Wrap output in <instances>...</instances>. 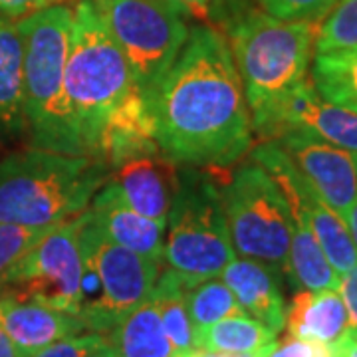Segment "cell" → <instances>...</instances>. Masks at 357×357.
<instances>
[{
	"mask_svg": "<svg viewBox=\"0 0 357 357\" xmlns=\"http://www.w3.org/2000/svg\"><path fill=\"white\" fill-rule=\"evenodd\" d=\"M149 105L159 151L171 163L227 167L252 143L243 79L215 28L189 30Z\"/></svg>",
	"mask_w": 357,
	"mask_h": 357,
	"instance_id": "1",
	"label": "cell"
},
{
	"mask_svg": "<svg viewBox=\"0 0 357 357\" xmlns=\"http://www.w3.org/2000/svg\"><path fill=\"white\" fill-rule=\"evenodd\" d=\"M319 20H280L248 13L230 32V54L243 79L252 131L268 139L284 100L306 82Z\"/></svg>",
	"mask_w": 357,
	"mask_h": 357,
	"instance_id": "2",
	"label": "cell"
},
{
	"mask_svg": "<svg viewBox=\"0 0 357 357\" xmlns=\"http://www.w3.org/2000/svg\"><path fill=\"white\" fill-rule=\"evenodd\" d=\"M109 165L91 155L32 147L0 161V222L54 227L84 213L109 178Z\"/></svg>",
	"mask_w": 357,
	"mask_h": 357,
	"instance_id": "3",
	"label": "cell"
},
{
	"mask_svg": "<svg viewBox=\"0 0 357 357\" xmlns=\"http://www.w3.org/2000/svg\"><path fill=\"white\" fill-rule=\"evenodd\" d=\"M135 89L128 58L103 24L91 0L72 13L66 62V103L86 153L100 159V139L109 117Z\"/></svg>",
	"mask_w": 357,
	"mask_h": 357,
	"instance_id": "4",
	"label": "cell"
},
{
	"mask_svg": "<svg viewBox=\"0 0 357 357\" xmlns=\"http://www.w3.org/2000/svg\"><path fill=\"white\" fill-rule=\"evenodd\" d=\"M24 40V112L38 149L66 155H88L66 103L64 77L72 10L52 4L26 14L18 22Z\"/></svg>",
	"mask_w": 357,
	"mask_h": 357,
	"instance_id": "5",
	"label": "cell"
},
{
	"mask_svg": "<svg viewBox=\"0 0 357 357\" xmlns=\"http://www.w3.org/2000/svg\"><path fill=\"white\" fill-rule=\"evenodd\" d=\"M165 230L163 260L189 288L218 278L236 258L222 192L203 171H177Z\"/></svg>",
	"mask_w": 357,
	"mask_h": 357,
	"instance_id": "6",
	"label": "cell"
},
{
	"mask_svg": "<svg viewBox=\"0 0 357 357\" xmlns=\"http://www.w3.org/2000/svg\"><path fill=\"white\" fill-rule=\"evenodd\" d=\"M128 58L135 88L151 96L189 36L185 10L173 0H91Z\"/></svg>",
	"mask_w": 357,
	"mask_h": 357,
	"instance_id": "7",
	"label": "cell"
},
{
	"mask_svg": "<svg viewBox=\"0 0 357 357\" xmlns=\"http://www.w3.org/2000/svg\"><path fill=\"white\" fill-rule=\"evenodd\" d=\"M222 204L234 252L286 272L294 215L278 183L256 161L246 163L222 191Z\"/></svg>",
	"mask_w": 357,
	"mask_h": 357,
	"instance_id": "8",
	"label": "cell"
},
{
	"mask_svg": "<svg viewBox=\"0 0 357 357\" xmlns=\"http://www.w3.org/2000/svg\"><path fill=\"white\" fill-rule=\"evenodd\" d=\"M79 244L84 262L96 270L102 284V298L98 306L79 319L86 330L105 335L131 310L149 298L161 272V262L109 241L91 220L88 208L84 211Z\"/></svg>",
	"mask_w": 357,
	"mask_h": 357,
	"instance_id": "9",
	"label": "cell"
},
{
	"mask_svg": "<svg viewBox=\"0 0 357 357\" xmlns=\"http://www.w3.org/2000/svg\"><path fill=\"white\" fill-rule=\"evenodd\" d=\"M84 213L54 225L40 243L13 268L6 284L18 286L16 296L77 316L84 272L79 230Z\"/></svg>",
	"mask_w": 357,
	"mask_h": 357,
	"instance_id": "10",
	"label": "cell"
},
{
	"mask_svg": "<svg viewBox=\"0 0 357 357\" xmlns=\"http://www.w3.org/2000/svg\"><path fill=\"white\" fill-rule=\"evenodd\" d=\"M252 161L278 183L292 215L314 232L333 270L340 276L345 274L357 262V248L344 217L319 197L276 141L260 143L252 151Z\"/></svg>",
	"mask_w": 357,
	"mask_h": 357,
	"instance_id": "11",
	"label": "cell"
},
{
	"mask_svg": "<svg viewBox=\"0 0 357 357\" xmlns=\"http://www.w3.org/2000/svg\"><path fill=\"white\" fill-rule=\"evenodd\" d=\"M296 169L337 215L345 217L357 199V153L332 145L302 129H286L274 137Z\"/></svg>",
	"mask_w": 357,
	"mask_h": 357,
	"instance_id": "12",
	"label": "cell"
},
{
	"mask_svg": "<svg viewBox=\"0 0 357 357\" xmlns=\"http://www.w3.org/2000/svg\"><path fill=\"white\" fill-rule=\"evenodd\" d=\"M286 129H302L332 145L357 153L356 112L324 100L307 79L284 100L268 139L278 137Z\"/></svg>",
	"mask_w": 357,
	"mask_h": 357,
	"instance_id": "13",
	"label": "cell"
},
{
	"mask_svg": "<svg viewBox=\"0 0 357 357\" xmlns=\"http://www.w3.org/2000/svg\"><path fill=\"white\" fill-rule=\"evenodd\" d=\"M0 328L8 335L18 357L34 356L64 337L86 332L82 319L74 314L16 294L0 296Z\"/></svg>",
	"mask_w": 357,
	"mask_h": 357,
	"instance_id": "14",
	"label": "cell"
},
{
	"mask_svg": "<svg viewBox=\"0 0 357 357\" xmlns=\"http://www.w3.org/2000/svg\"><path fill=\"white\" fill-rule=\"evenodd\" d=\"M175 181L177 169L157 159V155H147L114 167V175L107 183L129 208L167 227Z\"/></svg>",
	"mask_w": 357,
	"mask_h": 357,
	"instance_id": "15",
	"label": "cell"
},
{
	"mask_svg": "<svg viewBox=\"0 0 357 357\" xmlns=\"http://www.w3.org/2000/svg\"><path fill=\"white\" fill-rule=\"evenodd\" d=\"M88 213L109 241L145 258L163 260L165 227L129 208L107 181L93 195Z\"/></svg>",
	"mask_w": 357,
	"mask_h": 357,
	"instance_id": "16",
	"label": "cell"
},
{
	"mask_svg": "<svg viewBox=\"0 0 357 357\" xmlns=\"http://www.w3.org/2000/svg\"><path fill=\"white\" fill-rule=\"evenodd\" d=\"M229 286L248 316L264 324L272 332H282L286 304L278 282V270L252 258H234L218 276Z\"/></svg>",
	"mask_w": 357,
	"mask_h": 357,
	"instance_id": "17",
	"label": "cell"
},
{
	"mask_svg": "<svg viewBox=\"0 0 357 357\" xmlns=\"http://www.w3.org/2000/svg\"><path fill=\"white\" fill-rule=\"evenodd\" d=\"M159 153L155 137L153 115L147 98L135 88L126 102L115 109L100 139V159L109 169L129 159Z\"/></svg>",
	"mask_w": 357,
	"mask_h": 357,
	"instance_id": "18",
	"label": "cell"
},
{
	"mask_svg": "<svg viewBox=\"0 0 357 357\" xmlns=\"http://www.w3.org/2000/svg\"><path fill=\"white\" fill-rule=\"evenodd\" d=\"M288 335L333 345L347 330L349 318L337 290H298L286 307Z\"/></svg>",
	"mask_w": 357,
	"mask_h": 357,
	"instance_id": "19",
	"label": "cell"
},
{
	"mask_svg": "<svg viewBox=\"0 0 357 357\" xmlns=\"http://www.w3.org/2000/svg\"><path fill=\"white\" fill-rule=\"evenodd\" d=\"M28 129L24 112V40L18 22L0 16V131Z\"/></svg>",
	"mask_w": 357,
	"mask_h": 357,
	"instance_id": "20",
	"label": "cell"
},
{
	"mask_svg": "<svg viewBox=\"0 0 357 357\" xmlns=\"http://www.w3.org/2000/svg\"><path fill=\"white\" fill-rule=\"evenodd\" d=\"M117 357H171L173 347L151 298L141 302L107 333Z\"/></svg>",
	"mask_w": 357,
	"mask_h": 357,
	"instance_id": "21",
	"label": "cell"
},
{
	"mask_svg": "<svg viewBox=\"0 0 357 357\" xmlns=\"http://www.w3.org/2000/svg\"><path fill=\"white\" fill-rule=\"evenodd\" d=\"M286 274L298 290H337L340 274L326 258L314 232L294 217L292 241L288 250Z\"/></svg>",
	"mask_w": 357,
	"mask_h": 357,
	"instance_id": "22",
	"label": "cell"
},
{
	"mask_svg": "<svg viewBox=\"0 0 357 357\" xmlns=\"http://www.w3.org/2000/svg\"><path fill=\"white\" fill-rule=\"evenodd\" d=\"M189 286L178 276L175 270L167 268L159 272L149 298L157 306L161 316V324L167 337L171 342L173 354H195L199 351L195 344V328L187 312L185 294Z\"/></svg>",
	"mask_w": 357,
	"mask_h": 357,
	"instance_id": "23",
	"label": "cell"
},
{
	"mask_svg": "<svg viewBox=\"0 0 357 357\" xmlns=\"http://www.w3.org/2000/svg\"><path fill=\"white\" fill-rule=\"evenodd\" d=\"M278 333L248 316L246 312L220 319L213 326L195 332L197 349L229 351V354H256L270 345Z\"/></svg>",
	"mask_w": 357,
	"mask_h": 357,
	"instance_id": "24",
	"label": "cell"
},
{
	"mask_svg": "<svg viewBox=\"0 0 357 357\" xmlns=\"http://www.w3.org/2000/svg\"><path fill=\"white\" fill-rule=\"evenodd\" d=\"M312 82L324 100L357 114V46L316 54Z\"/></svg>",
	"mask_w": 357,
	"mask_h": 357,
	"instance_id": "25",
	"label": "cell"
},
{
	"mask_svg": "<svg viewBox=\"0 0 357 357\" xmlns=\"http://www.w3.org/2000/svg\"><path fill=\"white\" fill-rule=\"evenodd\" d=\"M185 302L195 332L244 312L232 290L218 278H211L191 286L185 294Z\"/></svg>",
	"mask_w": 357,
	"mask_h": 357,
	"instance_id": "26",
	"label": "cell"
},
{
	"mask_svg": "<svg viewBox=\"0 0 357 357\" xmlns=\"http://www.w3.org/2000/svg\"><path fill=\"white\" fill-rule=\"evenodd\" d=\"M316 54L347 50L357 46V0H337L319 22Z\"/></svg>",
	"mask_w": 357,
	"mask_h": 357,
	"instance_id": "27",
	"label": "cell"
},
{
	"mask_svg": "<svg viewBox=\"0 0 357 357\" xmlns=\"http://www.w3.org/2000/svg\"><path fill=\"white\" fill-rule=\"evenodd\" d=\"M52 227H20L0 222V286L6 284L13 268L24 258Z\"/></svg>",
	"mask_w": 357,
	"mask_h": 357,
	"instance_id": "28",
	"label": "cell"
},
{
	"mask_svg": "<svg viewBox=\"0 0 357 357\" xmlns=\"http://www.w3.org/2000/svg\"><path fill=\"white\" fill-rule=\"evenodd\" d=\"M337 0H260L264 10L280 20H321Z\"/></svg>",
	"mask_w": 357,
	"mask_h": 357,
	"instance_id": "29",
	"label": "cell"
},
{
	"mask_svg": "<svg viewBox=\"0 0 357 357\" xmlns=\"http://www.w3.org/2000/svg\"><path fill=\"white\" fill-rule=\"evenodd\" d=\"M256 357H333V354L330 345L286 335L280 342L274 340L270 345L256 351Z\"/></svg>",
	"mask_w": 357,
	"mask_h": 357,
	"instance_id": "30",
	"label": "cell"
},
{
	"mask_svg": "<svg viewBox=\"0 0 357 357\" xmlns=\"http://www.w3.org/2000/svg\"><path fill=\"white\" fill-rule=\"evenodd\" d=\"M105 335L98 332L89 333H77L72 337H64L56 344L48 345L44 349L36 351L34 356L30 357H84L88 354L93 345H98L102 342Z\"/></svg>",
	"mask_w": 357,
	"mask_h": 357,
	"instance_id": "31",
	"label": "cell"
},
{
	"mask_svg": "<svg viewBox=\"0 0 357 357\" xmlns=\"http://www.w3.org/2000/svg\"><path fill=\"white\" fill-rule=\"evenodd\" d=\"M337 292L342 294V300H344L345 310H347L349 328L357 332V262L345 274L340 276Z\"/></svg>",
	"mask_w": 357,
	"mask_h": 357,
	"instance_id": "32",
	"label": "cell"
},
{
	"mask_svg": "<svg viewBox=\"0 0 357 357\" xmlns=\"http://www.w3.org/2000/svg\"><path fill=\"white\" fill-rule=\"evenodd\" d=\"M58 2L62 0H0V16H26Z\"/></svg>",
	"mask_w": 357,
	"mask_h": 357,
	"instance_id": "33",
	"label": "cell"
},
{
	"mask_svg": "<svg viewBox=\"0 0 357 357\" xmlns=\"http://www.w3.org/2000/svg\"><path fill=\"white\" fill-rule=\"evenodd\" d=\"M175 4H178L185 13H192L197 16H206L211 13V4L213 0H173Z\"/></svg>",
	"mask_w": 357,
	"mask_h": 357,
	"instance_id": "34",
	"label": "cell"
},
{
	"mask_svg": "<svg viewBox=\"0 0 357 357\" xmlns=\"http://www.w3.org/2000/svg\"><path fill=\"white\" fill-rule=\"evenodd\" d=\"M84 357H117V356H115V349L112 347V344H109V340H107V337H103L102 342H100L98 345H93V347H91Z\"/></svg>",
	"mask_w": 357,
	"mask_h": 357,
	"instance_id": "35",
	"label": "cell"
},
{
	"mask_svg": "<svg viewBox=\"0 0 357 357\" xmlns=\"http://www.w3.org/2000/svg\"><path fill=\"white\" fill-rule=\"evenodd\" d=\"M345 225H347V230H349V234H351V238H354V244H356L357 248V199L354 201V204L349 206V211L345 213Z\"/></svg>",
	"mask_w": 357,
	"mask_h": 357,
	"instance_id": "36",
	"label": "cell"
},
{
	"mask_svg": "<svg viewBox=\"0 0 357 357\" xmlns=\"http://www.w3.org/2000/svg\"><path fill=\"white\" fill-rule=\"evenodd\" d=\"M0 357H18L14 345L10 344L8 335L2 332V328H0Z\"/></svg>",
	"mask_w": 357,
	"mask_h": 357,
	"instance_id": "37",
	"label": "cell"
},
{
	"mask_svg": "<svg viewBox=\"0 0 357 357\" xmlns=\"http://www.w3.org/2000/svg\"><path fill=\"white\" fill-rule=\"evenodd\" d=\"M199 357H256V354H229V351H203V349H199Z\"/></svg>",
	"mask_w": 357,
	"mask_h": 357,
	"instance_id": "38",
	"label": "cell"
},
{
	"mask_svg": "<svg viewBox=\"0 0 357 357\" xmlns=\"http://www.w3.org/2000/svg\"><path fill=\"white\" fill-rule=\"evenodd\" d=\"M171 357H199V351H195V354H173Z\"/></svg>",
	"mask_w": 357,
	"mask_h": 357,
	"instance_id": "39",
	"label": "cell"
}]
</instances>
